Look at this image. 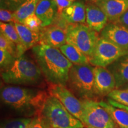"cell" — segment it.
Returning <instances> with one entry per match:
<instances>
[{
    "label": "cell",
    "instance_id": "1",
    "mask_svg": "<svg viewBox=\"0 0 128 128\" xmlns=\"http://www.w3.org/2000/svg\"><path fill=\"white\" fill-rule=\"evenodd\" d=\"M49 95L48 91L39 87L8 85L1 89V102L27 118L39 116Z\"/></svg>",
    "mask_w": 128,
    "mask_h": 128
},
{
    "label": "cell",
    "instance_id": "2",
    "mask_svg": "<svg viewBox=\"0 0 128 128\" xmlns=\"http://www.w3.org/2000/svg\"><path fill=\"white\" fill-rule=\"evenodd\" d=\"M32 53L48 84L66 86L69 73L74 64L60 49L38 44L32 48Z\"/></svg>",
    "mask_w": 128,
    "mask_h": 128
},
{
    "label": "cell",
    "instance_id": "3",
    "mask_svg": "<svg viewBox=\"0 0 128 128\" xmlns=\"http://www.w3.org/2000/svg\"><path fill=\"white\" fill-rule=\"evenodd\" d=\"M1 76L7 85L44 88L48 84L34 58L25 54L16 59L9 68L1 72Z\"/></svg>",
    "mask_w": 128,
    "mask_h": 128
},
{
    "label": "cell",
    "instance_id": "4",
    "mask_svg": "<svg viewBox=\"0 0 128 128\" xmlns=\"http://www.w3.org/2000/svg\"><path fill=\"white\" fill-rule=\"evenodd\" d=\"M66 87L80 100H95L94 67L92 65H73Z\"/></svg>",
    "mask_w": 128,
    "mask_h": 128
},
{
    "label": "cell",
    "instance_id": "5",
    "mask_svg": "<svg viewBox=\"0 0 128 128\" xmlns=\"http://www.w3.org/2000/svg\"><path fill=\"white\" fill-rule=\"evenodd\" d=\"M52 128H84L85 124L66 109L60 101L49 95L40 114Z\"/></svg>",
    "mask_w": 128,
    "mask_h": 128
},
{
    "label": "cell",
    "instance_id": "6",
    "mask_svg": "<svg viewBox=\"0 0 128 128\" xmlns=\"http://www.w3.org/2000/svg\"><path fill=\"white\" fill-rule=\"evenodd\" d=\"M66 36V44L75 46L89 58L100 38L98 32L85 24H69Z\"/></svg>",
    "mask_w": 128,
    "mask_h": 128
},
{
    "label": "cell",
    "instance_id": "7",
    "mask_svg": "<svg viewBox=\"0 0 128 128\" xmlns=\"http://www.w3.org/2000/svg\"><path fill=\"white\" fill-rule=\"evenodd\" d=\"M82 116L81 122L87 128H118L109 113L96 100L82 101Z\"/></svg>",
    "mask_w": 128,
    "mask_h": 128
},
{
    "label": "cell",
    "instance_id": "8",
    "mask_svg": "<svg viewBox=\"0 0 128 128\" xmlns=\"http://www.w3.org/2000/svg\"><path fill=\"white\" fill-rule=\"evenodd\" d=\"M126 55H128V51L100 38L92 56L89 58V62L92 66L107 68L120 58Z\"/></svg>",
    "mask_w": 128,
    "mask_h": 128
},
{
    "label": "cell",
    "instance_id": "9",
    "mask_svg": "<svg viewBox=\"0 0 128 128\" xmlns=\"http://www.w3.org/2000/svg\"><path fill=\"white\" fill-rule=\"evenodd\" d=\"M48 87L49 94L60 100L73 116L81 121L82 116V101L78 98L66 86L48 84Z\"/></svg>",
    "mask_w": 128,
    "mask_h": 128
},
{
    "label": "cell",
    "instance_id": "10",
    "mask_svg": "<svg viewBox=\"0 0 128 128\" xmlns=\"http://www.w3.org/2000/svg\"><path fill=\"white\" fill-rule=\"evenodd\" d=\"M94 92L97 96H108L116 89V81L112 73L104 67H94Z\"/></svg>",
    "mask_w": 128,
    "mask_h": 128
},
{
    "label": "cell",
    "instance_id": "11",
    "mask_svg": "<svg viewBox=\"0 0 128 128\" xmlns=\"http://www.w3.org/2000/svg\"><path fill=\"white\" fill-rule=\"evenodd\" d=\"M66 30L60 26L52 24L42 28L40 32L39 44H46L60 49L66 44Z\"/></svg>",
    "mask_w": 128,
    "mask_h": 128
},
{
    "label": "cell",
    "instance_id": "12",
    "mask_svg": "<svg viewBox=\"0 0 128 128\" xmlns=\"http://www.w3.org/2000/svg\"><path fill=\"white\" fill-rule=\"evenodd\" d=\"M100 38L108 40L121 49L128 51V29L120 24H107L100 32Z\"/></svg>",
    "mask_w": 128,
    "mask_h": 128
},
{
    "label": "cell",
    "instance_id": "13",
    "mask_svg": "<svg viewBox=\"0 0 128 128\" xmlns=\"http://www.w3.org/2000/svg\"><path fill=\"white\" fill-rule=\"evenodd\" d=\"M95 4L104 12L110 23H116L128 10V0H99Z\"/></svg>",
    "mask_w": 128,
    "mask_h": 128
},
{
    "label": "cell",
    "instance_id": "14",
    "mask_svg": "<svg viewBox=\"0 0 128 128\" xmlns=\"http://www.w3.org/2000/svg\"><path fill=\"white\" fill-rule=\"evenodd\" d=\"M104 12L94 2L86 3V23L91 28L100 33L108 22Z\"/></svg>",
    "mask_w": 128,
    "mask_h": 128
},
{
    "label": "cell",
    "instance_id": "15",
    "mask_svg": "<svg viewBox=\"0 0 128 128\" xmlns=\"http://www.w3.org/2000/svg\"><path fill=\"white\" fill-rule=\"evenodd\" d=\"M14 24L21 41V46L18 49V58H20L27 50L39 44L40 33L32 31L22 23L16 22Z\"/></svg>",
    "mask_w": 128,
    "mask_h": 128
},
{
    "label": "cell",
    "instance_id": "16",
    "mask_svg": "<svg viewBox=\"0 0 128 128\" xmlns=\"http://www.w3.org/2000/svg\"><path fill=\"white\" fill-rule=\"evenodd\" d=\"M35 14L40 19L43 27L51 25L58 15V6L54 0H39Z\"/></svg>",
    "mask_w": 128,
    "mask_h": 128
},
{
    "label": "cell",
    "instance_id": "17",
    "mask_svg": "<svg viewBox=\"0 0 128 128\" xmlns=\"http://www.w3.org/2000/svg\"><path fill=\"white\" fill-rule=\"evenodd\" d=\"M116 81V89L128 85V55L123 56L108 67Z\"/></svg>",
    "mask_w": 128,
    "mask_h": 128
},
{
    "label": "cell",
    "instance_id": "18",
    "mask_svg": "<svg viewBox=\"0 0 128 128\" xmlns=\"http://www.w3.org/2000/svg\"><path fill=\"white\" fill-rule=\"evenodd\" d=\"M60 15L68 24H86V5L81 1L73 2Z\"/></svg>",
    "mask_w": 128,
    "mask_h": 128
},
{
    "label": "cell",
    "instance_id": "19",
    "mask_svg": "<svg viewBox=\"0 0 128 128\" xmlns=\"http://www.w3.org/2000/svg\"><path fill=\"white\" fill-rule=\"evenodd\" d=\"M60 49L74 65H90L89 58L75 46L66 44L60 47Z\"/></svg>",
    "mask_w": 128,
    "mask_h": 128
},
{
    "label": "cell",
    "instance_id": "20",
    "mask_svg": "<svg viewBox=\"0 0 128 128\" xmlns=\"http://www.w3.org/2000/svg\"><path fill=\"white\" fill-rule=\"evenodd\" d=\"M100 104L108 111L119 128H128V112L116 108L108 103L101 101Z\"/></svg>",
    "mask_w": 128,
    "mask_h": 128
},
{
    "label": "cell",
    "instance_id": "21",
    "mask_svg": "<svg viewBox=\"0 0 128 128\" xmlns=\"http://www.w3.org/2000/svg\"><path fill=\"white\" fill-rule=\"evenodd\" d=\"M39 0H26L21 5L17 10L14 12V16L16 22L23 23L24 21L28 16L34 14Z\"/></svg>",
    "mask_w": 128,
    "mask_h": 128
},
{
    "label": "cell",
    "instance_id": "22",
    "mask_svg": "<svg viewBox=\"0 0 128 128\" xmlns=\"http://www.w3.org/2000/svg\"><path fill=\"white\" fill-rule=\"evenodd\" d=\"M0 32L1 33H2L6 38L14 42L17 46L18 53V49L21 46V41L14 23L1 22Z\"/></svg>",
    "mask_w": 128,
    "mask_h": 128
},
{
    "label": "cell",
    "instance_id": "23",
    "mask_svg": "<svg viewBox=\"0 0 128 128\" xmlns=\"http://www.w3.org/2000/svg\"><path fill=\"white\" fill-rule=\"evenodd\" d=\"M33 119V118L27 117L12 118L4 122L1 128H28Z\"/></svg>",
    "mask_w": 128,
    "mask_h": 128
},
{
    "label": "cell",
    "instance_id": "24",
    "mask_svg": "<svg viewBox=\"0 0 128 128\" xmlns=\"http://www.w3.org/2000/svg\"><path fill=\"white\" fill-rule=\"evenodd\" d=\"M0 49H4L7 51L16 59L18 58L17 46L2 33H0Z\"/></svg>",
    "mask_w": 128,
    "mask_h": 128
},
{
    "label": "cell",
    "instance_id": "25",
    "mask_svg": "<svg viewBox=\"0 0 128 128\" xmlns=\"http://www.w3.org/2000/svg\"><path fill=\"white\" fill-rule=\"evenodd\" d=\"M108 96L112 100L128 106V89H115Z\"/></svg>",
    "mask_w": 128,
    "mask_h": 128
},
{
    "label": "cell",
    "instance_id": "26",
    "mask_svg": "<svg viewBox=\"0 0 128 128\" xmlns=\"http://www.w3.org/2000/svg\"><path fill=\"white\" fill-rule=\"evenodd\" d=\"M16 58L7 51L0 49V67L1 72L7 70L14 63Z\"/></svg>",
    "mask_w": 128,
    "mask_h": 128
},
{
    "label": "cell",
    "instance_id": "27",
    "mask_svg": "<svg viewBox=\"0 0 128 128\" xmlns=\"http://www.w3.org/2000/svg\"><path fill=\"white\" fill-rule=\"evenodd\" d=\"M23 24L32 31L38 32V33H40L42 28H44L43 23L40 19L35 13L28 16V18L24 21Z\"/></svg>",
    "mask_w": 128,
    "mask_h": 128
},
{
    "label": "cell",
    "instance_id": "28",
    "mask_svg": "<svg viewBox=\"0 0 128 128\" xmlns=\"http://www.w3.org/2000/svg\"><path fill=\"white\" fill-rule=\"evenodd\" d=\"M26 0H0L1 8L7 9L14 12Z\"/></svg>",
    "mask_w": 128,
    "mask_h": 128
},
{
    "label": "cell",
    "instance_id": "29",
    "mask_svg": "<svg viewBox=\"0 0 128 128\" xmlns=\"http://www.w3.org/2000/svg\"><path fill=\"white\" fill-rule=\"evenodd\" d=\"M0 20L3 23H16L14 16V12L7 9L0 10Z\"/></svg>",
    "mask_w": 128,
    "mask_h": 128
},
{
    "label": "cell",
    "instance_id": "30",
    "mask_svg": "<svg viewBox=\"0 0 128 128\" xmlns=\"http://www.w3.org/2000/svg\"><path fill=\"white\" fill-rule=\"evenodd\" d=\"M28 128H52L41 116H37L33 118V120Z\"/></svg>",
    "mask_w": 128,
    "mask_h": 128
},
{
    "label": "cell",
    "instance_id": "31",
    "mask_svg": "<svg viewBox=\"0 0 128 128\" xmlns=\"http://www.w3.org/2000/svg\"><path fill=\"white\" fill-rule=\"evenodd\" d=\"M58 6V14H60L62 12L73 4V2L68 0H54Z\"/></svg>",
    "mask_w": 128,
    "mask_h": 128
},
{
    "label": "cell",
    "instance_id": "32",
    "mask_svg": "<svg viewBox=\"0 0 128 128\" xmlns=\"http://www.w3.org/2000/svg\"><path fill=\"white\" fill-rule=\"evenodd\" d=\"M116 23L122 25L128 29V10L124 12V14L120 17Z\"/></svg>",
    "mask_w": 128,
    "mask_h": 128
},
{
    "label": "cell",
    "instance_id": "33",
    "mask_svg": "<svg viewBox=\"0 0 128 128\" xmlns=\"http://www.w3.org/2000/svg\"><path fill=\"white\" fill-rule=\"evenodd\" d=\"M108 102L109 104H110L111 105L116 107V108H121V109H124V110H126V112H128V106H126L122 104L118 103V102H116V101L112 100V99H110V98L108 99Z\"/></svg>",
    "mask_w": 128,
    "mask_h": 128
},
{
    "label": "cell",
    "instance_id": "34",
    "mask_svg": "<svg viewBox=\"0 0 128 128\" xmlns=\"http://www.w3.org/2000/svg\"><path fill=\"white\" fill-rule=\"evenodd\" d=\"M86 1H87V2H94L95 3L96 2H97V1H99V0H86Z\"/></svg>",
    "mask_w": 128,
    "mask_h": 128
},
{
    "label": "cell",
    "instance_id": "35",
    "mask_svg": "<svg viewBox=\"0 0 128 128\" xmlns=\"http://www.w3.org/2000/svg\"><path fill=\"white\" fill-rule=\"evenodd\" d=\"M68 1H71V2H74V1L75 0H68Z\"/></svg>",
    "mask_w": 128,
    "mask_h": 128
},
{
    "label": "cell",
    "instance_id": "36",
    "mask_svg": "<svg viewBox=\"0 0 128 128\" xmlns=\"http://www.w3.org/2000/svg\"></svg>",
    "mask_w": 128,
    "mask_h": 128
}]
</instances>
